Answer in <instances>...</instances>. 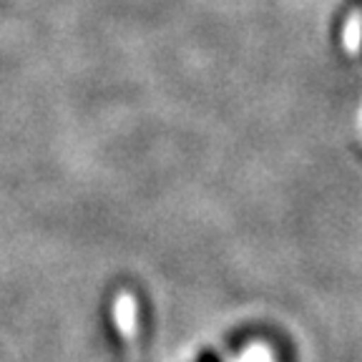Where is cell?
I'll return each instance as SVG.
<instances>
[{
    "label": "cell",
    "mask_w": 362,
    "mask_h": 362,
    "mask_svg": "<svg viewBox=\"0 0 362 362\" xmlns=\"http://www.w3.org/2000/svg\"><path fill=\"white\" fill-rule=\"evenodd\" d=\"M199 362H219V360H216V357L211 355V352H204V355L199 357Z\"/></svg>",
    "instance_id": "cell-1"
}]
</instances>
